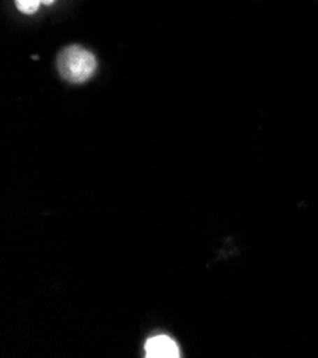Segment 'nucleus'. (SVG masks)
Segmentation results:
<instances>
[{"label": "nucleus", "mask_w": 318, "mask_h": 358, "mask_svg": "<svg viewBox=\"0 0 318 358\" xmlns=\"http://www.w3.org/2000/svg\"><path fill=\"white\" fill-rule=\"evenodd\" d=\"M16 8L24 13V15H31L36 12L42 3V0H15Z\"/></svg>", "instance_id": "3"}, {"label": "nucleus", "mask_w": 318, "mask_h": 358, "mask_svg": "<svg viewBox=\"0 0 318 358\" xmlns=\"http://www.w3.org/2000/svg\"><path fill=\"white\" fill-rule=\"evenodd\" d=\"M97 60L94 55L82 46H68L57 56L60 76L70 83H85L94 75Z\"/></svg>", "instance_id": "1"}, {"label": "nucleus", "mask_w": 318, "mask_h": 358, "mask_svg": "<svg viewBox=\"0 0 318 358\" xmlns=\"http://www.w3.org/2000/svg\"><path fill=\"white\" fill-rule=\"evenodd\" d=\"M42 3L43 5H52V3H55V0H42Z\"/></svg>", "instance_id": "4"}, {"label": "nucleus", "mask_w": 318, "mask_h": 358, "mask_svg": "<svg viewBox=\"0 0 318 358\" xmlns=\"http://www.w3.org/2000/svg\"><path fill=\"white\" fill-rule=\"evenodd\" d=\"M145 352L149 358H179L180 347L170 336L159 334L146 341Z\"/></svg>", "instance_id": "2"}]
</instances>
